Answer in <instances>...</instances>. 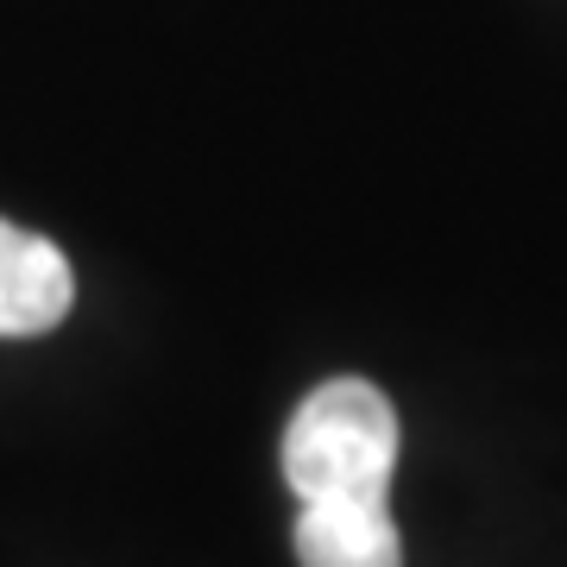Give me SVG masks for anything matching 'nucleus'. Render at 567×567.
<instances>
[{
	"label": "nucleus",
	"instance_id": "obj_1",
	"mask_svg": "<svg viewBox=\"0 0 567 567\" xmlns=\"http://www.w3.org/2000/svg\"><path fill=\"white\" fill-rule=\"evenodd\" d=\"M398 473V410L365 379H328L297 404L284 429V480L316 498H391Z\"/></svg>",
	"mask_w": 567,
	"mask_h": 567
},
{
	"label": "nucleus",
	"instance_id": "obj_2",
	"mask_svg": "<svg viewBox=\"0 0 567 567\" xmlns=\"http://www.w3.org/2000/svg\"><path fill=\"white\" fill-rule=\"evenodd\" d=\"M76 303V278L58 246L20 221H0V334H51Z\"/></svg>",
	"mask_w": 567,
	"mask_h": 567
},
{
	"label": "nucleus",
	"instance_id": "obj_3",
	"mask_svg": "<svg viewBox=\"0 0 567 567\" xmlns=\"http://www.w3.org/2000/svg\"><path fill=\"white\" fill-rule=\"evenodd\" d=\"M303 567H404L391 498H316L297 517Z\"/></svg>",
	"mask_w": 567,
	"mask_h": 567
}]
</instances>
